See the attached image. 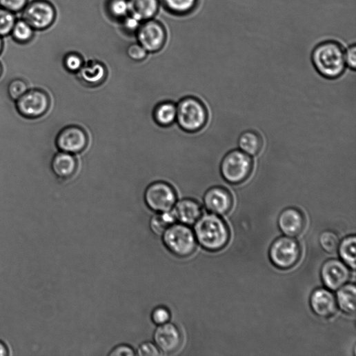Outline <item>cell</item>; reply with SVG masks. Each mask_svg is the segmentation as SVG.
I'll list each match as a JSON object with an SVG mask.
<instances>
[{"label": "cell", "mask_w": 356, "mask_h": 356, "mask_svg": "<svg viewBox=\"0 0 356 356\" xmlns=\"http://www.w3.org/2000/svg\"><path fill=\"white\" fill-rule=\"evenodd\" d=\"M194 233L197 241L206 250L219 251L230 239V231L226 224L217 215H202L195 224Z\"/></svg>", "instance_id": "6da1fadb"}, {"label": "cell", "mask_w": 356, "mask_h": 356, "mask_svg": "<svg viewBox=\"0 0 356 356\" xmlns=\"http://www.w3.org/2000/svg\"><path fill=\"white\" fill-rule=\"evenodd\" d=\"M312 60L317 72L328 79H333L340 77L345 69L343 48L333 41L318 45L313 52Z\"/></svg>", "instance_id": "7a4b0ae2"}, {"label": "cell", "mask_w": 356, "mask_h": 356, "mask_svg": "<svg viewBox=\"0 0 356 356\" xmlns=\"http://www.w3.org/2000/svg\"><path fill=\"white\" fill-rule=\"evenodd\" d=\"M161 237L166 248L178 257H188L196 250L197 241L189 226L175 223L164 231Z\"/></svg>", "instance_id": "3957f363"}, {"label": "cell", "mask_w": 356, "mask_h": 356, "mask_svg": "<svg viewBox=\"0 0 356 356\" xmlns=\"http://www.w3.org/2000/svg\"><path fill=\"white\" fill-rule=\"evenodd\" d=\"M176 119L185 131L196 132L207 124L208 112L200 100L194 97H187L177 106Z\"/></svg>", "instance_id": "277c9868"}, {"label": "cell", "mask_w": 356, "mask_h": 356, "mask_svg": "<svg viewBox=\"0 0 356 356\" xmlns=\"http://www.w3.org/2000/svg\"><path fill=\"white\" fill-rule=\"evenodd\" d=\"M253 161L250 155L239 150L229 152L221 164V172L224 179L230 184L239 185L250 175Z\"/></svg>", "instance_id": "5b68a950"}, {"label": "cell", "mask_w": 356, "mask_h": 356, "mask_svg": "<svg viewBox=\"0 0 356 356\" xmlns=\"http://www.w3.org/2000/svg\"><path fill=\"white\" fill-rule=\"evenodd\" d=\"M299 242L290 237L277 239L270 250L273 264L280 270H289L295 266L301 257Z\"/></svg>", "instance_id": "8992f818"}, {"label": "cell", "mask_w": 356, "mask_h": 356, "mask_svg": "<svg viewBox=\"0 0 356 356\" xmlns=\"http://www.w3.org/2000/svg\"><path fill=\"white\" fill-rule=\"evenodd\" d=\"M16 102L18 112L22 117L29 119L43 117L49 110L50 105L48 95L38 88L28 90Z\"/></svg>", "instance_id": "52a82bcc"}, {"label": "cell", "mask_w": 356, "mask_h": 356, "mask_svg": "<svg viewBox=\"0 0 356 356\" xmlns=\"http://www.w3.org/2000/svg\"><path fill=\"white\" fill-rule=\"evenodd\" d=\"M23 12V19L34 30L50 28L56 18L55 8L46 0H34L28 4Z\"/></svg>", "instance_id": "ba28073f"}, {"label": "cell", "mask_w": 356, "mask_h": 356, "mask_svg": "<svg viewBox=\"0 0 356 356\" xmlns=\"http://www.w3.org/2000/svg\"><path fill=\"white\" fill-rule=\"evenodd\" d=\"M145 202L152 211L164 212L172 209L177 202V197L170 186L157 182L150 185L146 190Z\"/></svg>", "instance_id": "9c48e42d"}, {"label": "cell", "mask_w": 356, "mask_h": 356, "mask_svg": "<svg viewBox=\"0 0 356 356\" xmlns=\"http://www.w3.org/2000/svg\"><path fill=\"white\" fill-rule=\"evenodd\" d=\"M321 277L325 286L331 290H337L344 286L350 279L348 266L343 261L332 259L322 266Z\"/></svg>", "instance_id": "30bf717a"}, {"label": "cell", "mask_w": 356, "mask_h": 356, "mask_svg": "<svg viewBox=\"0 0 356 356\" xmlns=\"http://www.w3.org/2000/svg\"><path fill=\"white\" fill-rule=\"evenodd\" d=\"M153 339L161 353L164 354L175 352L182 343L180 330L170 322L157 326L154 332Z\"/></svg>", "instance_id": "8fae6325"}, {"label": "cell", "mask_w": 356, "mask_h": 356, "mask_svg": "<svg viewBox=\"0 0 356 356\" xmlns=\"http://www.w3.org/2000/svg\"><path fill=\"white\" fill-rule=\"evenodd\" d=\"M88 142L86 132L81 128L68 126L58 134L56 139L57 147L61 152L76 154L81 152Z\"/></svg>", "instance_id": "7c38bea8"}, {"label": "cell", "mask_w": 356, "mask_h": 356, "mask_svg": "<svg viewBox=\"0 0 356 356\" xmlns=\"http://www.w3.org/2000/svg\"><path fill=\"white\" fill-rule=\"evenodd\" d=\"M204 202L207 210L212 214L224 215L231 210L233 198L227 189L216 186L207 191Z\"/></svg>", "instance_id": "4fadbf2b"}, {"label": "cell", "mask_w": 356, "mask_h": 356, "mask_svg": "<svg viewBox=\"0 0 356 356\" xmlns=\"http://www.w3.org/2000/svg\"><path fill=\"white\" fill-rule=\"evenodd\" d=\"M138 40L147 52H157L164 45L166 32L160 23L149 21L139 28Z\"/></svg>", "instance_id": "5bb4252c"}, {"label": "cell", "mask_w": 356, "mask_h": 356, "mask_svg": "<svg viewBox=\"0 0 356 356\" xmlns=\"http://www.w3.org/2000/svg\"><path fill=\"white\" fill-rule=\"evenodd\" d=\"M310 306L313 313L323 318L333 317L337 309L335 297L328 290L319 288L310 297Z\"/></svg>", "instance_id": "9a60e30c"}, {"label": "cell", "mask_w": 356, "mask_h": 356, "mask_svg": "<svg viewBox=\"0 0 356 356\" xmlns=\"http://www.w3.org/2000/svg\"><path fill=\"white\" fill-rule=\"evenodd\" d=\"M279 226L288 237L300 235L306 227V219L301 211L295 208L284 210L279 217Z\"/></svg>", "instance_id": "2e32d148"}, {"label": "cell", "mask_w": 356, "mask_h": 356, "mask_svg": "<svg viewBox=\"0 0 356 356\" xmlns=\"http://www.w3.org/2000/svg\"><path fill=\"white\" fill-rule=\"evenodd\" d=\"M176 221L187 226L195 225L202 216L201 205L193 199H183L176 202L172 209Z\"/></svg>", "instance_id": "e0dca14e"}, {"label": "cell", "mask_w": 356, "mask_h": 356, "mask_svg": "<svg viewBox=\"0 0 356 356\" xmlns=\"http://www.w3.org/2000/svg\"><path fill=\"white\" fill-rule=\"evenodd\" d=\"M51 167L56 176L66 179L74 174L77 161L72 154L61 151L53 157Z\"/></svg>", "instance_id": "ac0fdd59"}, {"label": "cell", "mask_w": 356, "mask_h": 356, "mask_svg": "<svg viewBox=\"0 0 356 356\" xmlns=\"http://www.w3.org/2000/svg\"><path fill=\"white\" fill-rule=\"evenodd\" d=\"M129 12L139 21H148L157 13V0H129Z\"/></svg>", "instance_id": "d6986e66"}, {"label": "cell", "mask_w": 356, "mask_h": 356, "mask_svg": "<svg viewBox=\"0 0 356 356\" xmlns=\"http://www.w3.org/2000/svg\"><path fill=\"white\" fill-rule=\"evenodd\" d=\"M79 71V77L81 81L90 86L100 84L106 76L105 66L98 62H93L84 67L82 66Z\"/></svg>", "instance_id": "ffe728a7"}, {"label": "cell", "mask_w": 356, "mask_h": 356, "mask_svg": "<svg viewBox=\"0 0 356 356\" xmlns=\"http://www.w3.org/2000/svg\"><path fill=\"white\" fill-rule=\"evenodd\" d=\"M238 145L241 151L248 155H257L263 147V139L261 135L253 130L243 132L238 140Z\"/></svg>", "instance_id": "44dd1931"}, {"label": "cell", "mask_w": 356, "mask_h": 356, "mask_svg": "<svg viewBox=\"0 0 356 356\" xmlns=\"http://www.w3.org/2000/svg\"><path fill=\"white\" fill-rule=\"evenodd\" d=\"M356 288L354 284H345L337 293V304L340 310L347 315H353L355 311Z\"/></svg>", "instance_id": "7402d4cb"}, {"label": "cell", "mask_w": 356, "mask_h": 356, "mask_svg": "<svg viewBox=\"0 0 356 356\" xmlns=\"http://www.w3.org/2000/svg\"><path fill=\"white\" fill-rule=\"evenodd\" d=\"M177 106L172 103L166 102L157 106L154 112L155 121L161 126H168L176 119Z\"/></svg>", "instance_id": "603a6c76"}, {"label": "cell", "mask_w": 356, "mask_h": 356, "mask_svg": "<svg viewBox=\"0 0 356 356\" xmlns=\"http://www.w3.org/2000/svg\"><path fill=\"white\" fill-rule=\"evenodd\" d=\"M355 235L344 238L339 244V253L343 261L352 270L355 269Z\"/></svg>", "instance_id": "cb8c5ba5"}, {"label": "cell", "mask_w": 356, "mask_h": 356, "mask_svg": "<svg viewBox=\"0 0 356 356\" xmlns=\"http://www.w3.org/2000/svg\"><path fill=\"white\" fill-rule=\"evenodd\" d=\"M172 210L164 212H158L150 221L151 230L157 235L161 236L164 231L171 225L176 223Z\"/></svg>", "instance_id": "d4e9b609"}, {"label": "cell", "mask_w": 356, "mask_h": 356, "mask_svg": "<svg viewBox=\"0 0 356 356\" xmlns=\"http://www.w3.org/2000/svg\"><path fill=\"white\" fill-rule=\"evenodd\" d=\"M11 34L19 43H28L34 35V30L23 19L17 21Z\"/></svg>", "instance_id": "484cf974"}, {"label": "cell", "mask_w": 356, "mask_h": 356, "mask_svg": "<svg viewBox=\"0 0 356 356\" xmlns=\"http://www.w3.org/2000/svg\"><path fill=\"white\" fill-rule=\"evenodd\" d=\"M17 22L14 13L0 8V37H6L11 34Z\"/></svg>", "instance_id": "4316f807"}, {"label": "cell", "mask_w": 356, "mask_h": 356, "mask_svg": "<svg viewBox=\"0 0 356 356\" xmlns=\"http://www.w3.org/2000/svg\"><path fill=\"white\" fill-rule=\"evenodd\" d=\"M319 244L326 253H333L338 248L339 239L334 232L326 230L322 233L319 236Z\"/></svg>", "instance_id": "83f0119b"}, {"label": "cell", "mask_w": 356, "mask_h": 356, "mask_svg": "<svg viewBox=\"0 0 356 356\" xmlns=\"http://www.w3.org/2000/svg\"><path fill=\"white\" fill-rule=\"evenodd\" d=\"M28 86L26 81L21 79L12 80L8 86V95L12 100L17 101L28 91Z\"/></svg>", "instance_id": "f1b7e54d"}, {"label": "cell", "mask_w": 356, "mask_h": 356, "mask_svg": "<svg viewBox=\"0 0 356 356\" xmlns=\"http://www.w3.org/2000/svg\"><path fill=\"white\" fill-rule=\"evenodd\" d=\"M167 7L173 12L186 13L195 8L197 0H165Z\"/></svg>", "instance_id": "f546056e"}, {"label": "cell", "mask_w": 356, "mask_h": 356, "mask_svg": "<svg viewBox=\"0 0 356 356\" xmlns=\"http://www.w3.org/2000/svg\"><path fill=\"white\" fill-rule=\"evenodd\" d=\"M170 317L171 315L169 310L164 306L155 308L151 314L152 321L157 326L169 322Z\"/></svg>", "instance_id": "4dcf8cb0"}, {"label": "cell", "mask_w": 356, "mask_h": 356, "mask_svg": "<svg viewBox=\"0 0 356 356\" xmlns=\"http://www.w3.org/2000/svg\"><path fill=\"white\" fill-rule=\"evenodd\" d=\"M28 4V0H0V7L13 13L22 12Z\"/></svg>", "instance_id": "1f68e13d"}, {"label": "cell", "mask_w": 356, "mask_h": 356, "mask_svg": "<svg viewBox=\"0 0 356 356\" xmlns=\"http://www.w3.org/2000/svg\"><path fill=\"white\" fill-rule=\"evenodd\" d=\"M161 351L156 344L151 342H145L142 343L138 348L136 355L140 356H158L160 355Z\"/></svg>", "instance_id": "d6a6232c"}, {"label": "cell", "mask_w": 356, "mask_h": 356, "mask_svg": "<svg viewBox=\"0 0 356 356\" xmlns=\"http://www.w3.org/2000/svg\"><path fill=\"white\" fill-rule=\"evenodd\" d=\"M83 61L81 58L76 54H70L67 55L64 60L66 68L70 72H77L81 67Z\"/></svg>", "instance_id": "836d02e7"}, {"label": "cell", "mask_w": 356, "mask_h": 356, "mask_svg": "<svg viewBox=\"0 0 356 356\" xmlns=\"http://www.w3.org/2000/svg\"><path fill=\"white\" fill-rule=\"evenodd\" d=\"M110 10L112 13L117 17H125L129 12L128 2L126 0H113Z\"/></svg>", "instance_id": "e575fe53"}, {"label": "cell", "mask_w": 356, "mask_h": 356, "mask_svg": "<svg viewBox=\"0 0 356 356\" xmlns=\"http://www.w3.org/2000/svg\"><path fill=\"white\" fill-rule=\"evenodd\" d=\"M147 51L141 46L134 44L129 47L128 50V56L135 61H142L147 56Z\"/></svg>", "instance_id": "d590c367"}, {"label": "cell", "mask_w": 356, "mask_h": 356, "mask_svg": "<svg viewBox=\"0 0 356 356\" xmlns=\"http://www.w3.org/2000/svg\"><path fill=\"white\" fill-rule=\"evenodd\" d=\"M136 355L135 350L129 345L121 344L115 347L109 353L110 356H134Z\"/></svg>", "instance_id": "8d00e7d4"}, {"label": "cell", "mask_w": 356, "mask_h": 356, "mask_svg": "<svg viewBox=\"0 0 356 356\" xmlns=\"http://www.w3.org/2000/svg\"><path fill=\"white\" fill-rule=\"evenodd\" d=\"M344 59L346 64L352 70H355L356 68V47L355 45L348 48L344 53Z\"/></svg>", "instance_id": "74e56055"}, {"label": "cell", "mask_w": 356, "mask_h": 356, "mask_svg": "<svg viewBox=\"0 0 356 356\" xmlns=\"http://www.w3.org/2000/svg\"><path fill=\"white\" fill-rule=\"evenodd\" d=\"M139 21L134 17H129L125 22L126 28L130 31H135L139 27Z\"/></svg>", "instance_id": "f35d334b"}, {"label": "cell", "mask_w": 356, "mask_h": 356, "mask_svg": "<svg viewBox=\"0 0 356 356\" xmlns=\"http://www.w3.org/2000/svg\"><path fill=\"white\" fill-rule=\"evenodd\" d=\"M9 355V350L4 342L0 341V356H7Z\"/></svg>", "instance_id": "ab89813d"}, {"label": "cell", "mask_w": 356, "mask_h": 356, "mask_svg": "<svg viewBox=\"0 0 356 356\" xmlns=\"http://www.w3.org/2000/svg\"><path fill=\"white\" fill-rule=\"evenodd\" d=\"M3 49V41L1 37H0V54H1Z\"/></svg>", "instance_id": "60d3db41"}, {"label": "cell", "mask_w": 356, "mask_h": 356, "mask_svg": "<svg viewBox=\"0 0 356 356\" xmlns=\"http://www.w3.org/2000/svg\"><path fill=\"white\" fill-rule=\"evenodd\" d=\"M2 72H3V67H2L1 64H0V76H1Z\"/></svg>", "instance_id": "b9f144b4"}]
</instances>
